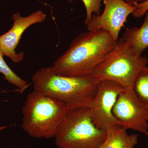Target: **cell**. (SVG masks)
I'll return each mask as SVG.
<instances>
[{
  "label": "cell",
  "mask_w": 148,
  "mask_h": 148,
  "mask_svg": "<svg viewBox=\"0 0 148 148\" xmlns=\"http://www.w3.org/2000/svg\"><path fill=\"white\" fill-rule=\"evenodd\" d=\"M71 2L73 0H68ZM84 4L86 16L84 24L87 25L92 19V14L99 15L101 14V3L103 0H81Z\"/></svg>",
  "instance_id": "cell-14"
},
{
  "label": "cell",
  "mask_w": 148,
  "mask_h": 148,
  "mask_svg": "<svg viewBox=\"0 0 148 148\" xmlns=\"http://www.w3.org/2000/svg\"><path fill=\"white\" fill-rule=\"evenodd\" d=\"M145 16L141 27L126 29L122 38L132 49L141 54L148 47V10Z\"/></svg>",
  "instance_id": "cell-10"
},
{
  "label": "cell",
  "mask_w": 148,
  "mask_h": 148,
  "mask_svg": "<svg viewBox=\"0 0 148 148\" xmlns=\"http://www.w3.org/2000/svg\"><path fill=\"white\" fill-rule=\"evenodd\" d=\"M6 128V126H1V127H0V131H1V130H3L5 129Z\"/></svg>",
  "instance_id": "cell-17"
},
{
  "label": "cell",
  "mask_w": 148,
  "mask_h": 148,
  "mask_svg": "<svg viewBox=\"0 0 148 148\" xmlns=\"http://www.w3.org/2000/svg\"><path fill=\"white\" fill-rule=\"evenodd\" d=\"M124 1L128 4L131 5H134L137 4L144 2L147 0H124Z\"/></svg>",
  "instance_id": "cell-16"
},
{
  "label": "cell",
  "mask_w": 148,
  "mask_h": 148,
  "mask_svg": "<svg viewBox=\"0 0 148 148\" xmlns=\"http://www.w3.org/2000/svg\"><path fill=\"white\" fill-rule=\"evenodd\" d=\"M116 42L103 30L88 31L77 36L66 52L51 66L57 75L69 77L90 75Z\"/></svg>",
  "instance_id": "cell-1"
},
{
  "label": "cell",
  "mask_w": 148,
  "mask_h": 148,
  "mask_svg": "<svg viewBox=\"0 0 148 148\" xmlns=\"http://www.w3.org/2000/svg\"><path fill=\"white\" fill-rule=\"evenodd\" d=\"M3 56L0 48V73L4 76L5 79L8 82L18 88L17 91L20 92H24L31 84H29L18 77L10 69L4 60Z\"/></svg>",
  "instance_id": "cell-13"
},
{
  "label": "cell",
  "mask_w": 148,
  "mask_h": 148,
  "mask_svg": "<svg viewBox=\"0 0 148 148\" xmlns=\"http://www.w3.org/2000/svg\"><path fill=\"white\" fill-rule=\"evenodd\" d=\"M133 6L135 7V9L132 12V15L135 18H141L145 15L146 12L148 10V0Z\"/></svg>",
  "instance_id": "cell-15"
},
{
  "label": "cell",
  "mask_w": 148,
  "mask_h": 148,
  "mask_svg": "<svg viewBox=\"0 0 148 148\" xmlns=\"http://www.w3.org/2000/svg\"><path fill=\"white\" fill-rule=\"evenodd\" d=\"M106 132L92 122L90 108L70 109L54 137L58 148H100Z\"/></svg>",
  "instance_id": "cell-5"
},
{
  "label": "cell",
  "mask_w": 148,
  "mask_h": 148,
  "mask_svg": "<svg viewBox=\"0 0 148 148\" xmlns=\"http://www.w3.org/2000/svg\"><path fill=\"white\" fill-rule=\"evenodd\" d=\"M112 112L122 128L148 136V109L137 98L132 88H125L120 93Z\"/></svg>",
  "instance_id": "cell-6"
},
{
  "label": "cell",
  "mask_w": 148,
  "mask_h": 148,
  "mask_svg": "<svg viewBox=\"0 0 148 148\" xmlns=\"http://www.w3.org/2000/svg\"><path fill=\"white\" fill-rule=\"evenodd\" d=\"M132 89L135 95L148 109V66L142 69L134 81Z\"/></svg>",
  "instance_id": "cell-12"
},
{
  "label": "cell",
  "mask_w": 148,
  "mask_h": 148,
  "mask_svg": "<svg viewBox=\"0 0 148 148\" xmlns=\"http://www.w3.org/2000/svg\"><path fill=\"white\" fill-rule=\"evenodd\" d=\"M148 64L147 57L136 52L119 38L90 75L100 81H112L124 88H132L138 73Z\"/></svg>",
  "instance_id": "cell-4"
},
{
  "label": "cell",
  "mask_w": 148,
  "mask_h": 148,
  "mask_svg": "<svg viewBox=\"0 0 148 148\" xmlns=\"http://www.w3.org/2000/svg\"><path fill=\"white\" fill-rule=\"evenodd\" d=\"M34 90L64 103L70 109L90 108L100 81L91 75L69 77L57 75L51 66L40 69L32 77Z\"/></svg>",
  "instance_id": "cell-2"
},
{
  "label": "cell",
  "mask_w": 148,
  "mask_h": 148,
  "mask_svg": "<svg viewBox=\"0 0 148 148\" xmlns=\"http://www.w3.org/2000/svg\"><path fill=\"white\" fill-rule=\"evenodd\" d=\"M46 15L41 10H38L27 16H22L19 12L14 14L12 18L13 24L10 30L0 36V48L4 56H8L14 63H19L24 59L23 52L16 53V48L21 36L25 30L34 24L45 20Z\"/></svg>",
  "instance_id": "cell-9"
},
{
  "label": "cell",
  "mask_w": 148,
  "mask_h": 148,
  "mask_svg": "<svg viewBox=\"0 0 148 148\" xmlns=\"http://www.w3.org/2000/svg\"><path fill=\"white\" fill-rule=\"evenodd\" d=\"M124 88L115 82L100 81L90 108L92 122L99 129L107 132L119 126L113 114L117 99Z\"/></svg>",
  "instance_id": "cell-7"
},
{
  "label": "cell",
  "mask_w": 148,
  "mask_h": 148,
  "mask_svg": "<svg viewBox=\"0 0 148 148\" xmlns=\"http://www.w3.org/2000/svg\"><path fill=\"white\" fill-rule=\"evenodd\" d=\"M103 2L105 8L103 13L99 15L92 14L91 21L86 25L87 30L106 31L116 42L122 28L135 10V7L124 0H103Z\"/></svg>",
  "instance_id": "cell-8"
},
{
  "label": "cell",
  "mask_w": 148,
  "mask_h": 148,
  "mask_svg": "<svg viewBox=\"0 0 148 148\" xmlns=\"http://www.w3.org/2000/svg\"><path fill=\"white\" fill-rule=\"evenodd\" d=\"M70 108L64 103L33 90L22 108V129L32 138H54Z\"/></svg>",
  "instance_id": "cell-3"
},
{
  "label": "cell",
  "mask_w": 148,
  "mask_h": 148,
  "mask_svg": "<svg viewBox=\"0 0 148 148\" xmlns=\"http://www.w3.org/2000/svg\"><path fill=\"white\" fill-rule=\"evenodd\" d=\"M138 142V134L128 135L119 126L106 132V140L100 148H134Z\"/></svg>",
  "instance_id": "cell-11"
}]
</instances>
